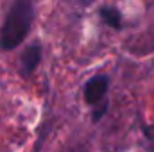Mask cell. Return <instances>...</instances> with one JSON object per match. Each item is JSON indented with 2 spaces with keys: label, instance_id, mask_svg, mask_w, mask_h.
<instances>
[{
  "label": "cell",
  "instance_id": "cell-1",
  "mask_svg": "<svg viewBox=\"0 0 154 152\" xmlns=\"http://www.w3.org/2000/svg\"><path fill=\"white\" fill-rule=\"evenodd\" d=\"M34 16H36L34 4L27 0H16L9 7L5 20L2 23V29H0L2 50H14L16 47H20V43H23V39L31 32Z\"/></svg>",
  "mask_w": 154,
  "mask_h": 152
},
{
  "label": "cell",
  "instance_id": "cell-2",
  "mask_svg": "<svg viewBox=\"0 0 154 152\" xmlns=\"http://www.w3.org/2000/svg\"><path fill=\"white\" fill-rule=\"evenodd\" d=\"M108 90H109L108 75H104V74L93 75L84 86V100H86V104L91 106L93 109L102 106V104H106L108 100H104V99L108 95Z\"/></svg>",
  "mask_w": 154,
  "mask_h": 152
},
{
  "label": "cell",
  "instance_id": "cell-3",
  "mask_svg": "<svg viewBox=\"0 0 154 152\" xmlns=\"http://www.w3.org/2000/svg\"><path fill=\"white\" fill-rule=\"evenodd\" d=\"M39 59H41V47L38 43L34 45H29L23 52H22V57H20V65H18V70L23 77H29L39 65Z\"/></svg>",
  "mask_w": 154,
  "mask_h": 152
},
{
  "label": "cell",
  "instance_id": "cell-4",
  "mask_svg": "<svg viewBox=\"0 0 154 152\" xmlns=\"http://www.w3.org/2000/svg\"><path fill=\"white\" fill-rule=\"evenodd\" d=\"M99 16L111 29H120L122 27V13L113 5H102L99 9Z\"/></svg>",
  "mask_w": 154,
  "mask_h": 152
}]
</instances>
